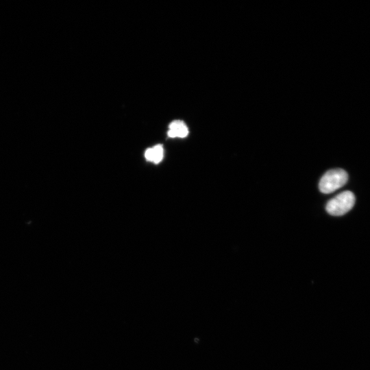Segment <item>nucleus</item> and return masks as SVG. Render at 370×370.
I'll return each mask as SVG.
<instances>
[{
  "mask_svg": "<svg viewBox=\"0 0 370 370\" xmlns=\"http://www.w3.org/2000/svg\"><path fill=\"white\" fill-rule=\"evenodd\" d=\"M348 180L347 172L341 169L328 171L321 178L319 188L321 193H331L344 186Z\"/></svg>",
  "mask_w": 370,
  "mask_h": 370,
  "instance_id": "1",
  "label": "nucleus"
},
{
  "mask_svg": "<svg viewBox=\"0 0 370 370\" xmlns=\"http://www.w3.org/2000/svg\"><path fill=\"white\" fill-rule=\"evenodd\" d=\"M355 201V195L352 192L343 191L328 202L326 210L332 216H341L353 208Z\"/></svg>",
  "mask_w": 370,
  "mask_h": 370,
  "instance_id": "2",
  "label": "nucleus"
},
{
  "mask_svg": "<svg viewBox=\"0 0 370 370\" xmlns=\"http://www.w3.org/2000/svg\"><path fill=\"white\" fill-rule=\"evenodd\" d=\"M168 136L171 138H184L188 134L186 125L180 120L172 121L169 126Z\"/></svg>",
  "mask_w": 370,
  "mask_h": 370,
  "instance_id": "3",
  "label": "nucleus"
},
{
  "mask_svg": "<svg viewBox=\"0 0 370 370\" xmlns=\"http://www.w3.org/2000/svg\"><path fill=\"white\" fill-rule=\"evenodd\" d=\"M163 147L160 145H157L151 148H149L145 153V158L154 163L160 162L163 158Z\"/></svg>",
  "mask_w": 370,
  "mask_h": 370,
  "instance_id": "4",
  "label": "nucleus"
}]
</instances>
